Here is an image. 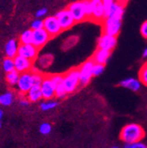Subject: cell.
I'll list each match as a JSON object with an SVG mask.
<instances>
[{"instance_id":"8992f818","label":"cell","mask_w":147,"mask_h":148,"mask_svg":"<svg viewBox=\"0 0 147 148\" xmlns=\"http://www.w3.org/2000/svg\"><path fill=\"white\" fill-rule=\"evenodd\" d=\"M33 86H34V79H33L32 71L20 74V79L16 86L20 94H21L22 95H26V94L30 90V88Z\"/></svg>"},{"instance_id":"3957f363","label":"cell","mask_w":147,"mask_h":148,"mask_svg":"<svg viewBox=\"0 0 147 148\" xmlns=\"http://www.w3.org/2000/svg\"><path fill=\"white\" fill-rule=\"evenodd\" d=\"M67 9L71 13L73 18H74V21H75V23L82 22L85 20H86L84 0H81V1H76V2L71 3L68 6Z\"/></svg>"},{"instance_id":"d6a6232c","label":"cell","mask_w":147,"mask_h":148,"mask_svg":"<svg viewBox=\"0 0 147 148\" xmlns=\"http://www.w3.org/2000/svg\"><path fill=\"white\" fill-rule=\"evenodd\" d=\"M104 71V65L100 64H95L93 67V76H99Z\"/></svg>"},{"instance_id":"277c9868","label":"cell","mask_w":147,"mask_h":148,"mask_svg":"<svg viewBox=\"0 0 147 148\" xmlns=\"http://www.w3.org/2000/svg\"><path fill=\"white\" fill-rule=\"evenodd\" d=\"M122 21L114 18H106L103 21V32L105 34L116 37L120 33Z\"/></svg>"},{"instance_id":"74e56055","label":"cell","mask_w":147,"mask_h":148,"mask_svg":"<svg viewBox=\"0 0 147 148\" xmlns=\"http://www.w3.org/2000/svg\"><path fill=\"white\" fill-rule=\"evenodd\" d=\"M136 145H137V148H147V147H146V145L144 144V143L141 142V141L136 143Z\"/></svg>"},{"instance_id":"1f68e13d","label":"cell","mask_w":147,"mask_h":148,"mask_svg":"<svg viewBox=\"0 0 147 148\" xmlns=\"http://www.w3.org/2000/svg\"><path fill=\"white\" fill-rule=\"evenodd\" d=\"M49 78L55 86H57V85L63 83V75L62 74H53V75H49Z\"/></svg>"},{"instance_id":"4fadbf2b","label":"cell","mask_w":147,"mask_h":148,"mask_svg":"<svg viewBox=\"0 0 147 148\" xmlns=\"http://www.w3.org/2000/svg\"><path fill=\"white\" fill-rule=\"evenodd\" d=\"M13 61H14L15 71H17L20 74L31 71L34 67V64H33L34 62L27 58H21L20 56H16L13 58Z\"/></svg>"},{"instance_id":"d6986e66","label":"cell","mask_w":147,"mask_h":148,"mask_svg":"<svg viewBox=\"0 0 147 148\" xmlns=\"http://www.w3.org/2000/svg\"><path fill=\"white\" fill-rule=\"evenodd\" d=\"M109 58H110V51L98 49L93 57V61L95 64H100L104 65L105 64L107 63Z\"/></svg>"},{"instance_id":"603a6c76","label":"cell","mask_w":147,"mask_h":148,"mask_svg":"<svg viewBox=\"0 0 147 148\" xmlns=\"http://www.w3.org/2000/svg\"><path fill=\"white\" fill-rule=\"evenodd\" d=\"M79 42V37L77 35H71V36H69L68 38H66L63 44H62V49L64 50H67V49H71L72 47H74Z\"/></svg>"},{"instance_id":"8d00e7d4","label":"cell","mask_w":147,"mask_h":148,"mask_svg":"<svg viewBox=\"0 0 147 148\" xmlns=\"http://www.w3.org/2000/svg\"><path fill=\"white\" fill-rule=\"evenodd\" d=\"M29 101L26 98V97H22L21 100H20V104L21 105V106H23V107H27V106H28L29 105Z\"/></svg>"},{"instance_id":"d590c367","label":"cell","mask_w":147,"mask_h":148,"mask_svg":"<svg viewBox=\"0 0 147 148\" xmlns=\"http://www.w3.org/2000/svg\"><path fill=\"white\" fill-rule=\"evenodd\" d=\"M47 12H48V10L46 8H41V9H39L37 12H36L35 16H36V18H41L42 17L45 16Z\"/></svg>"},{"instance_id":"60d3db41","label":"cell","mask_w":147,"mask_h":148,"mask_svg":"<svg viewBox=\"0 0 147 148\" xmlns=\"http://www.w3.org/2000/svg\"><path fill=\"white\" fill-rule=\"evenodd\" d=\"M143 57H144V58H147V47H146V48L144 49V50Z\"/></svg>"},{"instance_id":"cb8c5ba5","label":"cell","mask_w":147,"mask_h":148,"mask_svg":"<svg viewBox=\"0 0 147 148\" xmlns=\"http://www.w3.org/2000/svg\"><path fill=\"white\" fill-rule=\"evenodd\" d=\"M19 79H20V73L15 70L9 73H6L5 79H6V82L11 86H16L18 81H19Z\"/></svg>"},{"instance_id":"4dcf8cb0","label":"cell","mask_w":147,"mask_h":148,"mask_svg":"<svg viewBox=\"0 0 147 148\" xmlns=\"http://www.w3.org/2000/svg\"><path fill=\"white\" fill-rule=\"evenodd\" d=\"M85 3V11L86 15V20H92V5H91V0H84Z\"/></svg>"},{"instance_id":"2e32d148","label":"cell","mask_w":147,"mask_h":148,"mask_svg":"<svg viewBox=\"0 0 147 148\" xmlns=\"http://www.w3.org/2000/svg\"><path fill=\"white\" fill-rule=\"evenodd\" d=\"M54 61V57L51 54H43L42 56H38L34 63H36L37 69H47L49 66H51L52 63Z\"/></svg>"},{"instance_id":"ac0fdd59","label":"cell","mask_w":147,"mask_h":148,"mask_svg":"<svg viewBox=\"0 0 147 148\" xmlns=\"http://www.w3.org/2000/svg\"><path fill=\"white\" fill-rule=\"evenodd\" d=\"M26 98L30 102H36L40 101L42 98V91H41V85H34L30 90L26 94Z\"/></svg>"},{"instance_id":"8fae6325","label":"cell","mask_w":147,"mask_h":148,"mask_svg":"<svg viewBox=\"0 0 147 148\" xmlns=\"http://www.w3.org/2000/svg\"><path fill=\"white\" fill-rule=\"evenodd\" d=\"M55 89L56 86L51 81L49 76H44V79L41 84V91L42 98L46 101L51 100L55 97Z\"/></svg>"},{"instance_id":"83f0119b","label":"cell","mask_w":147,"mask_h":148,"mask_svg":"<svg viewBox=\"0 0 147 148\" xmlns=\"http://www.w3.org/2000/svg\"><path fill=\"white\" fill-rule=\"evenodd\" d=\"M58 105V102L56 101H52V100H48L41 104V109L43 111H48L55 108Z\"/></svg>"},{"instance_id":"f35d334b","label":"cell","mask_w":147,"mask_h":148,"mask_svg":"<svg viewBox=\"0 0 147 148\" xmlns=\"http://www.w3.org/2000/svg\"><path fill=\"white\" fill-rule=\"evenodd\" d=\"M124 148H137V147L135 143V144H126L124 145Z\"/></svg>"},{"instance_id":"7402d4cb","label":"cell","mask_w":147,"mask_h":148,"mask_svg":"<svg viewBox=\"0 0 147 148\" xmlns=\"http://www.w3.org/2000/svg\"><path fill=\"white\" fill-rule=\"evenodd\" d=\"M20 44H32L33 42V30H25L20 36Z\"/></svg>"},{"instance_id":"9a60e30c","label":"cell","mask_w":147,"mask_h":148,"mask_svg":"<svg viewBox=\"0 0 147 148\" xmlns=\"http://www.w3.org/2000/svg\"><path fill=\"white\" fill-rule=\"evenodd\" d=\"M124 13V4L122 2V0H115L114 4L110 8L107 15L106 18H114L116 20H121L122 18Z\"/></svg>"},{"instance_id":"6da1fadb","label":"cell","mask_w":147,"mask_h":148,"mask_svg":"<svg viewBox=\"0 0 147 148\" xmlns=\"http://www.w3.org/2000/svg\"><path fill=\"white\" fill-rule=\"evenodd\" d=\"M145 132L141 125L137 123H129L121 131L120 138L126 144H135L144 138Z\"/></svg>"},{"instance_id":"4316f807","label":"cell","mask_w":147,"mask_h":148,"mask_svg":"<svg viewBox=\"0 0 147 148\" xmlns=\"http://www.w3.org/2000/svg\"><path fill=\"white\" fill-rule=\"evenodd\" d=\"M67 92L63 85V83L57 85L56 86V89H55V97H57L58 99H63L67 95Z\"/></svg>"},{"instance_id":"836d02e7","label":"cell","mask_w":147,"mask_h":148,"mask_svg":"<svg viewBox=\"0 0 147 148\" xmlns=\"http://www.w3.org/2000/svg\"><path fill=\"white\" fill-rule=\"evenodd\" d=\"M101 1H102L103 6H104V9H105V18H106L110 8H111L112 5L115 2V0H101Z\"/></svg>"},{"instance_id":"ffe728a7","label":"cell","mask_w":147,"mask_h":148,"mask_svg":"<svg viewBox=\"0 0 147 148\" xmlns=\"http://www.w3.org/2000/svg\"><path fill=\"white\" fill-rule=\"evenodd\" d=\"M141 85L142 84L139 81V79H137L134 78H128L120 82V86L128 89H131V91H134V92L138 91L141 88Z\"/></svg>"},{"instance_id":"ab89813d","label":"cell","mask_w":147,"mask_h":148,"mask_svg":"<svg viewBox=\"0 0 147 148\" xmlns=\"http://www.w3.org/2000/svg\"><path fill=\"white\" fill-rule=\"evenodd\" d=\"M3 115H4V113H3V110L0 108V128H1V126H2V119H3Z\"/></svg>"},{"instance_id":"7c38bea8","label":"cell","mask_w":147,"mask_h":148,"mask_svg":"<svg viewBox=\"0 0 147 148\" xmlns=\"http://www.w3.org/2000/svg\"><path fill=\"white\" fill-rule=\"evenodd\" d=\"M92 5V20L101 22L105 20V9L101 0H91Z\"/></svg>"},{"instance_id":"d4e9b609","label":"cell","mask_w":147,"mask_h":148,"mask_svg":"<svg viewBox=\"0 0 147 148\" xmlns=\"http://www.w3.org/2000/svg\"><path fill=\"white\" fill-rule=\"evenodd\" d=\"M138 75H139V81L141 82V84L147 86V62H145L140 68Z\"/></svg>"},{"instance_id":"7a4b0ae2","label":"cell","mask_w":147,"mask_h":148,"mask_svg":"<svg viewBox=\"0 0 147 148\" xmlns=\"http://www.w3.org/2000/svg\"><path fill=\"white\" fill-rule=\"evenodd\" d=\"M63 85L67 94L74 92L80 85L79 69H71L63 75Z\"/></svg>"},{"instance_id":"9c48e42d","label":"cell","mask_w":147,"mask_h":148,"mask_svg":"<svg viewBox=\"0 0 147 148\" xmlns=\"http://www.w3.org/2000/svg\"><path fill=\"white\" fill-rule=\"evenodd\" d=\"M39 49H36L33 44H20L18 49V56L34 62L38 58Z\"/></svg>"},{"instance_id":"7bdbcfd3","label":"cell","mask_w":147,"mask_h":148,"mask_svg":"<svg viewBox=\"0 0 147 148\" xmlns=\"http://www.w3.org/2000/svg\"><path fill=\"white\" fill-rule=\"evenodd\" d=\"M146 147H147V145H146Z\"/></svg>"},{"instance_id":"e575fe53","label":"cell","mask_w":147,"mask_h":148,"mask_svg":"<svg viewBox=\"0 0 147 148\" xmlns=\"http://www.w3.org/2000/svg\"><path fill=\"white\" fill-rule=\"evenodd\" d=\"M140 32H141L142 36L144 37L145 39H147V21H145L142 24V26L140 27Z\"/></svg>"},{"instance_id":"44dd1931","label":"cell","mask_w":147,"mask_h":148,"mask_svg":"<svg viewBox=\"0 0 147 148\" xmlns=\"http://www.w3.org/2000/svg\"><path fill=\"white\" fill-rule=\"evenodd\" d=\"M14 101V95L12 91H7L0 95V105L10 106Z\"/></svg>"},{"instance_id":"b9f144b4","label":"cell","mask_w":147,"mask_h":148,"mask_svg":"<svg viewBox=\"0 0 147 148\" xmlns=\"http://www.w3.org/2000/svg\"><path fill=\"white\" fill-rule=\"evenodd\" d=\"M111 148H119V147H117V146H113V147H111Z\"/></svg>"},{"instance_id":"e0dca14e","label":"cell","mask_w":147,"mask_h":148,"mask_svg":"<svg viewBox=\"0 0 147 148\" xmlns=\"http://www.w3.org/2000/svg\"><path fill=\"white\" fill-rule=\"evenodd\" d=\"M20 43L16 39L9 40L5 44V55L6 58H14L16 56H18V49H19Z\"/></svg>"},{"instance_id":"f1b7e54d","label":"cell","mask_w":147,"mask_h":148,"mask_svg":"<svg viewBox=\"0 0 147 148\" xmlns=\"http://www.w3.org/2000/svg\"><path fill=\"white\" fill-rule=\"evenodd\" d=\"M39 131L42 135H49L52 131V126L49 123H43L40 125Z\"/></svg>"},{"instance_id":"52a82bcc","label":"cell","mask_w":147,"mask_h":148,"mask_svg":"<svg viewBox=\"0 0 147 148\" xmlns=\"http://www.w3.org/2000/svg\"><path fill=\"white\" fill-rule=\"evenodd\" d=\"M43 28L51 38L56 37L63 31L56 16H49L43 20Z\"/></svg>"},{"instance_id":"5bb4252c","label":"cell","mask_w":147,"mask_h":148,"mask_svg":"<svg viewBox=\"0 0 147 148\" xmlns=\"http://www.w3.org/2000/svg\"><path fill=\"white\" fill-rule=\"evenodd\" d=\"M116 43H117L116 37L103 34L98 41V48L101 49L111 52V50L114 49V48L116 46Z\"/></svg>"},{"instance_id":"f546056e","label":"cell","mask_w":147,"mask_h":148,"mask_svg":"<svg viewBox=\"0 0 147 148\" xmlns=\"http://www.w3.org/2000/svg\"><path fill=\"white\" fill-rule=\"evenodd\" d=\"M43 28V21L41 18H36V20L33 21L31 23V28L33 31L34 30H40Z\"/></svg>"},{"instance_id":"484cf974","label":"cell","mask_w":147,"mask_h":148,"mask_svg":"<svg viewBox=\"0 0 147 148\" xmlns=\"http://www.w3.org/2000/svg\"><path fill=\"white\" fill-rule=\"evenodd\" d=\"M3 69L6 73H9L15 70L14 67V61L12 58H5L3 61Z\"/></svg>"},{"instance_id":"ba28073f","label":"cell","mask_w":147,"mask_h":148,"mask_svg":"<svg viewBox=\"0 0 147 148\" xmlns=\"http://www.w3.org/2000/svg\"><path fill=\"white\" fill-rule=\"evenodd\" d=\"M56 18H57L58 23L63 31L70 29L75 24L74 18H73L71 13L70 12V11L67 8L58 12L56 14Z\"/></svg>"},{"instance_id":"30bf717a","label":"cell","mask_w":147,"mask_h":148,"mask_svg":"<svg viewBox=\"0 0 147 148\" xmlns=\"http://www.w3.org/2000/svg\"><path fill=\"white\" fill-rule=\"evenodd\" d=\"M51 39L49 34L45 31L44 28L40 30L33 31V42L32 44L38 49L43 48Z\"/></svg>"},{"instance_id":"5b68a950","label":"cell","mask_w":147,"mask_h":148,"mask_svg":"<svg viewBox=\"0 0 147 148\" xmlns=\"http://www.w3.org/2000/svg\"><path fill=\"white\" fill-rule=\"evenodd\" d=\"M94 65V62L93 59H90L85 61L79 68V79H80V85L81 86H86L92 77H93V67Z\"/></svg>"}]
</instances>
